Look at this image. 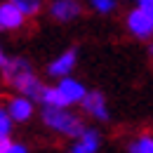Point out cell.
Masks as SVG:
<instances>
[{
  "label": "cell",
  "mask_w": 153,
  "mask_h": 153,
  "mask_svg": "<svg viewBox=\"0 0 153 153\" xmlns=\"http://www.w3.org/2000/svg\"><path fill=\"white\" fill-rule=\"evenodd\" d=\"M47 14L57 24H71L82 14V5L78 0H52L47 5Z\"/></svg>",
  "instance_id": "5b68a950"
},
{
  "label": "cell",
  "mask_w": 153,
  "mask_h": 153,
  "mask_svg": "<svg viewBox=\"0 0 153 153\" xmlns=\"http://www.w3.org/2000/svg\"><path fill=\"white\" fill-rule=\"evenodd\" d=\"M42 118V125L52 132L61 134V137H68V139H76L82 134V130L87 127L82 123V118L76 115L71 108H52V106H42L40 111Z\"/></svg>",
  "instance_id": "6da1fadb"
},
{
  "label": "cell",
  "mask_w": 153,
  "mask_h": 153,
  "mask_svg": "<svg viewBox=\"0 0 153 153\" xmlns=\"http://www.w3.org/2000/svg\"><path fill=\"white\" fill-rule=\"evenodd\" d=\"M17 7H19L21 12L26 14V17H38L40 12H42V0H12Z\"/></svg>",
  "instance_id": "5bb4252c"
},
{
  "label": "cell",
  "mask_w": 153,
  "mask_h": 153,
  "mask_svg": "<svg viewBox=\"0 0 153 153\" xmlns=\"http://www.w3.org/2000/svg\"><path fill=\"white\" fill-rule=\"evenodd\" d=\"M127 153H153V134L141 132L127 144Z\"/></svg>",
  "instance_id": "4fadbf2b"
},
{
  "label": "cell",
  "mask_w": 153,
  "mask_h": 153,
  "mask_svg": "<svg viewBox=\"0 0 153 153\" xmlns=\"http://www.w3.org/2000/svg\"><path fill=\"white\" fill-rule=\"evenodd\" d=\"M12 127H14L12 115L7 113L5 106H0V134H12Z\"/></svg>",
  "instance_id": "2e32d148"
},
{
  "label": "cell",
  "mask_w": 153,
  "mask_h": 153,
  "mask_svg": "<svg viewBox=\"0 0 153 153\" xmlns=\"http://www.w3.org/2000/svg\"><path fill=\"white\" fill-rule=\"evenodd\" d=\"M57 87H59V92L64 94V99L71 104V106H80V101L85 99V94L90 92L78 78H71V76H66V78H59L57 80Z\"/></svg>",
  "instance_id": "30bf717a"
},
{
  "label": "cell",
  "mask_w": 153,
  "mask_h": 153,
  "mask_svg": "<svg viewBox=\"0 0 153 153\" xmlns=\"http://www.w3.org/2000/svg\"><path fill=\"white\" fill-rule=\"evenodd\" d=\"M5 61H7V54H5V50H2V45H0V68L5 66Z\"/></svg>",
  "instance_id": "ffe728a7"
},
{
  "label": "cell",
  "mask_w": 153,
  "mask_h": 153,
  "mask_svg": "<svg viewBox=\"0 0 153 153\" xmlns=\"http://www.w3.org/2000/svg\"><path fill=\"white\" fill-rule=\"evenodd\" d=\"M146 52H149V57L153 59V42H151V45H149V47H146Z\"/></svg>",
  "instance_id": "44dd1931"
},
{
  "label": "cell",
  "mask_w": 153,
  "mask_h": 153,
  "mask_svg": "<svg viewBox=\"0 0 153 153\" xmlns=\"http://www.w3.org/2000/svg\"><path fill=\"white\" fill-rule=\"evenodd\" d=\"M134 2H137V7H141L146 14L153 17V0H134Z\"/></svg>",
  "instance_id": "ac0fdd59"
},
{
  "label": "cell",
  "mask_w": 153,
  "mask_h": 153,
  "mask_svg": "<svg viewBox=\"0 0 153 153\" xmlns=\"http://www.w3.org/2000/svg\"><path fill=\"white\" fill-rule=\"evenodd\" d=\"M76 66H78V50L76 47H68V50H64L61 54H57L47 64V76L57 78V80L59 78H66L76 71Z\"/></svg>",
  "instance_id": "52a82bcc"
},
{
  "label": "cell",
  "mask_w": 153,
  "mask_h": 153,
  "mask_svg": "<svg viewBox=\"0 0 153 153\" xmlns=\"http://www.w3.org/2000/svg\"><path fill=\"white\" fill-rule=\"evenodd\" d=\"M5 108H7V113L12 115L14 123H28L36 115V101L19 94V92H12L7 97V101H5Z\"/></svg>",
  "instance_id": "277c9868"
},
{
  "label": "cell",
  "mask_w": 153,
  "mask_h": 153,
  "mask_svg": "<svg viewBox=\"0 0 153 153\" xmlns=\"http://www.w3.org/2000/svg\"><path fill=\"white\" fill-rule=\"evenodd\" d=\"M0 71H2V78H5V82H7L10 87H14L21 78L36 73L33 66H31V61H28L26 57H7L5 66H2Z\"/></svg>",
  "instance_id": "ba28073f"
},
{
  "label": "cell",
  "mask_w": 153,
  "mask_h": 153,
  "mask_svg": "<svg viewBox=\"0 0 153 153\" xmlns=\"http://www.w3.org/2000/svg\"><path fill=\"white\" fill-rule=\"evenodd\" d=\"M101 149V134L97 127H85L80 137L73 139V144L68 146V153H97Z\"/></svg>",
  "instance_id": "9c48e42d"
},
{
  "label": "cell",
  "mask_w": 153,
  "mask_h": 153,
  "mask_svg": "<svg viewBox=\"0 0 153 153\" xmlns=\"http://www.w3.org/2000/svg\"><path fill=\"white\" fill-rule=\"evenodd\" d=\"M45 82L40 80L36 73H31V76H26V78H21L19 82L12 87V92H19V94L24 97H28V99H33L36 104H40V99H42V92H45Z\"/></svg>",
  "instance_id": "8fae6325"
},
{
  "label": "cell",
  "mask_w": 153,
  "mask_h": 153,
  "mask_svg": "<svg viewBox=\"0 0 153 153\" xmlns=\"http://www.w3.org/2000/svg\"><path fill=\"white\" fill-rule=\"evenodd\" d=\"M26 14L12 0L0 2V33H12V31H21L26 26Z\"/></svg>",
  "instance_id": "8992f818"
},
{
  "label": "cell",
  "mask_w": 153,
  "mask_h": 153,
  "mask_svg": "<svg viewBox=\"0 0 153 153\" xmlns=\"http://www.w3.org/2000/svg\"><path fill=\"white\" fill-rule=\"evenodd\" d=\"M127 33L137 40H153V17L146 14L141 7H132L125 17Z\"/></svg>",
  "instance_id": "7a4b0ae2"
},
{
  "label": "cell",
  "mask_w": 153,
  "mask_h": 153,
  "mask_svg": "<svg viewBox=\"0 0 153 153\" xmlns=\"http://www.w3.org/2000/svg\"><path fill=\"white\" fill-rule=\"evenodd\" d=\"M10 144H12V137H10V134H0V153L5 151Z\"/></svg>",
  "instance_id": "d6986e66"
},
{
  "label": "cell",
  "mask_w": 153,
  "mask_h": 153,
  "mask_svg": "<svg viewBox=\"0 0 153 153\" xmlns=\"http://www.w3.org/2000/svg\"><path fill=\"white\" fill-rule=\"evenodd\" d=\"M2 153H28V146H26V144H21V141H12V144H10Z\"/></svg>",
  "instance_id": "e0dca14e"
},
{
  "label": "cell",
  "mask_w": 153,
  "mask_h": 153,
  "mask_svg": "<svg viewBox=\"0 0 153 153\" xmlns=\"http://www.w3.org/2000/svg\"><path fill=\"white\" fill-rule=\"evenodd\" d=\"M90 7H92V12H97V14L108 17V14H113L115 10H118V0H90Z\"/></svg>",
  "instance_id": "9a60e30c"
},
{
  "label": "cell",
  "mask_w": 153,
  "mask_h": 153,
  "mask_svg": "<svg viewBox=\"0 0 153 153\" xmlns=\"http://www.w3.org/2000/svg\"><path fill=\"white\" fill-rule=\"evenodd\" d=\"M40 104H42V106H52V108H71V104L64 99V94L59 92L57 85H47V87H45Z\"/></svg>",
  "instance_id": "7c38bea8"
},
{
  "label": "cell",
  "mask_w": 153,
  "mask_h": 153,
  "mask_svg": "<svg viewBox=\"0 0 153 153\" xmlns=\"http://www.w3.org/2000/svg\"><path fill=\"white\" fill-rule=\"evenodd\" d=\"M80 108H82V113L87 115V118H92L97 123H108V101H106V97L104 92H99V90H90L85 99L80 101Z\"/></svg>",
  "instance_id": "3957f363"
}]
</instances>
